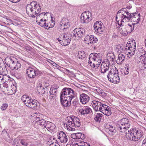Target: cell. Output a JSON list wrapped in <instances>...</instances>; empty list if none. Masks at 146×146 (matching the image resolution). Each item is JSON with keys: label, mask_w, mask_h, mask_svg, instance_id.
Masks as SVG:
<instances>
[{"label": "cell", "mask_w": 146, "mask_h": 146, "mask_svg": "<svg viewBox=\"0 0 146 146\" xmlns=\"http://www.w3.org/2000/svg\"><path fill=\"white\" fill-rule=\"evenodd\" d=\"M140 19L139 13H129L126 8L120 10L116 16V25L121 34L126 35L133 31L134 25L138 23Z\"/></svg>", "instance_id": "obj_1"}, {"label": "cell", "mask_w": 146, "mask_h": 146, "mask_svg": "<svg viewBox=\"0 0 146 146\" xmlns=\"http://www.w3.org/2000/svg\"><path fill=\"white\" fill-rule=\"evenodd\" d=\"M1 88L4 93L12 95L17 90V85L15 81L7 75H1Z\"/></svg>", "instance_id": "obj_2"}, {"label": "cell", "mask_w": 146, "mask_h": 146, "mask_svg": "<svg viewBox=\"0 0 146 146\" xmlns=\"http://www.w3.org/2000/svg\"><path fill=\"white\" fill-rule=\"evenodd\" d=\"M36 21L38 25L45 28L48 29L54 26L55 20L51 14L43 13L37 17Z\"/></svg>", "instance_id": "obj_3"}, {"label": "cell", "mask_w": 146, "mask_h": 146, "mask_svg": "<svg viewBox=\"0 0 146 146\" xmlns=\"http://www.w3.org/2000/svg\"><path fill=\"white\" fill-rule=\"evenodd\" d=\"M74 96V92L71 89L64 90L61 96V101L62 105L66 107L71 105V101Z\"/></svg>", "instance_id": "obj_4"}, {"label": "cell", "mask_w": 146, "mask_h": 146, "mask_svg": "<svg viewBox=\"0 0 146 146\" xmlns=\"http://www.w3.org/2000/svg\"><path fill=\"white\" fill-rule=\"evenodd\" d=\"M26 10L28 15L34 18L40 13L41 8L40 5L38 2H33L27 5Z\"/></svg>", "instance_id": "obj_5"}, {"label": "cell", "mask_w": 146, "mask_h": 146, "mask_svg": "<svg viewBox=\"0 0 146 146\" xmlns=\"http://www.w3.org/2000/svg\"><path fill=\"white\" fill-rule=\"evenodd\" d=\"M102 58V55L100 53H91L89 57V65L92 68H98L101 62Z\"/></svg>", "instance_id": "obj_6"}, {"label": "cell", "mask_w": 146, "mask_h": 146, "mask_svg": "<svg viewBox=\"0 0 146 146\" xmlns=\"http://www.w3.org/2000/svg\"><path fill=\"white\" fill-rule=\"evenodd\" d=\"M93 108L96 111H99L106 116H110L111 114L110 107L106 105L97 101H93L92 103Z\"/></svg>", "instance_id": "obj_7"}, {"label": "cell", "mask_w": 146, "mask_h": 146, "mask_svg": "<svg viewBox=\"0 0 146 146\" xmlns=\"http://www.w3.org/2000/svg\"><path fill=\"white\" fill-rule=\"evenodd\" d=\"M136 49V43L133 39L129 40L125 47V52L128 58L131 57L134 54Z\"/></svg>", "instance_id": "obj_8"}, {"label": "cell", "mask_w": 146, "mask_h": 146, "mask_svg": "<svg viewBox=\"0 0 146 146\" xmlns=\"http://www.w3.org/2000/svg\"><path fill=\"white\" fill-rule=\"evenodd\" d=\"M143 135L142 132L137 129H132L128 132L126 137L129 140L133 141L139 140Z\"/></svg>", "instance_id": "obj_9"}, {"label": "cell", "mask_w": 146, "mask_h": 146, "mask_svg": "<svg viewBox=\"0 0 146 146\" xmlns=\"http://www.w3.org/2000/svg\"><path fill=\"white\" fill-rule=\"evenodd\" d=\"M108 78L109 81L112 83L117 84L119 83V73L115 67L113 66L112 67L108 73Z\"/></svg>", "instance_id": "obj_10"}, {"label": "cell", "mask_w": 146, "mask_h": 146, "mask_svg": "<svg viewBox=\"0 0 146 146\" xmlns=\"http://www.w3.org/2000/svg\"><path fill=\"white\" fill-rule=\"evenodd\" d=\"M5 64L11 69L17 70L21 67V64L16 59L13 57H7L5 59Z\"/></svg>", "instance_id": "obj_11"}, {"label": "cell", "mask_w": 146, "mask_h": 146, "mask_svg": "<svg viewBox=\"0 0 146 146\" xmlns=\"http://www.w3.org/2000/svg\"><path fill=\"white\" fill-rule=\"evenodd\" d=\"M22 100L28 107L32 108H36L39 106V103L36 100L32 99L27 95H25L22 97Z\"/></svg>", "instance_id": "obj_12"}, {"label": "cell", "mask_w": 146, "mask_h": 146, "mask_svg": "<svg viewBox=\"0 0 146 146\" xmlns=\"http://www.w3.org/2000/svg\"><path fill=\"white\" fill-rule=\"evenodd\" d=\"M136 60L137 62L140 65L146 64V53L142 49L137 50L136 55Z\"/></svg>", "instance_id": "obj_13"}, {"label": "cell", "mask_w": 146, "mask_h": 146, "mask_svg": "<svg viewBox=\"0 0 146 146\" xmlns=\"http://www.w3.org/2000/svg\"><path fill=\"white\" fill-rule=\"evenodd\" d=\"M72 35L69 33H65L61 35L57 39L58 41L63 46L68 45L72 38Z\"/></svg>", "instance_id": "obj_14"}, {"label": "cell", "mask_w": 146, "mask_h": 146, "mask_svg": "<svg viewBox=\"0 0 146 146\" xmlns=\"http://www.w3.org/2000/svg\"><path fill=\"white\" fill-rule=\"evenodd\" d=\"M130 124L129 120L126 119H123L119 121L118 123L117 126L119 130L122 132H124L130 127Z\"/></svg>", "instance_id": "obj_15"}, {"label": "cell", "mask_w": 146, "mask_h": 146, "mask_svg": "<svg viewBox=\"0 0 146 146\" xmlns=\"http://www.w3.org/2000/svg\"><path fill=\"white\" fill-rule=\"evenodd\" d=\"M66 120L68 124L73 127H78L80 126L81 122L79 119L75 116L67 117Z\"/></svg>", "instance_id": "obj_16"}, {"label": "cell", "mask_w": 146, "mask_h": 146, "mask_svg": "<svg viewBox=\"0 0 146 146\" xmlns=\"http://www.w3.org/2000/svg\"><path fill=\"white\" fill-rule=\"evenodd\" d=\"M85 32V30L83 28H77L73 31L72 36L74 39L78 40L82 37Z\"/></svg>", "instance_id": "obj_17"}, {"label": "cell", "mask_w": 146, "mask_h": 146, "mask_svg": "<svg viewBox=\"0 0 146 146\" xmlns=\"http://www.w3.org/2000/svg\"><path fill=\"white\" fill-rule=\"evenodd\" d=\"M92 18L91 13L89 11L83 12L81 16V21L84 23H87L90 21Z\"/></svg>", "instance_id": "obj_18"}, {"label": "cell", "mask_w": 146, "mask_h": 146, "mask_svg": "<svg viewBox=\"0 0 146 146\" xmlns=\"http://www.w3.org/2000/svg\"><path fill=\"white\" fill-rule=\"evenodd\" d=\"M94 29L97 33L99 34H102L105 30V27L102 22L97 21L95 22L94 25Z\"/></svg>", "instance_id": "obj_19"}, {"label": "cell", "mask_w": 146, "mask_h": 146, "mask_svg": "<svg viewBox=\"0 0 146 146\" xmlns=\"http://www.w3.org/2000/svg\"><path fill=\"white\" fill-rule=\"evenodd\" d=\"M45 127L48 130L50 133L54 134L57 132V128L55 125L52 122H46L45 125Z\"/></svg>", "instance_id": "obj_20"}, {"label": "cell", "mask_w": 146, "mask_h": 146, "mask_svg": "<svg viewBox=\"0 0 146 146\" xmlns=\"http://www.w3.org/2000/svg\"><path fill=\"white\" fill-rule=\"evenodd\" d=\"M84 41L88 44L96 43L98 41L97 38L94 36L88 35L86 36L84 39Z\"/></svg>", "instance_id": "obj_21"}, {"label": "cell", "mask_w": 146, "mask_h": 146, "mask_svg": "<svg viewBox=\"0 0 146 146\" xmlns=\"http://www.w3.org/2000/svg\"><path fill=\"white\" fill-rule=\"evenodd\" d=\"M110 64V62L108 60L106 59L104 60L101 67V72L102 73H105L109 69Z\"/></svg>", "instance_id": "obj_22"}, {"label": "cell", "mask_w": 146, "mask_h": 146, "mask_svg": "<svg viewBox=\"0 0 146 146\" xmlns=\"http://www.w3.org/2000/svg\"><path fill=\"white\" fill-rule=\"evenodd\" d=\"M0 73L1 75H7L8 70L4 62L1 58L0 60Z\"/></svg>", "instance_id": "obj_23"}, {"label": "cell", "mask_w": 146, "mask_h": 146, "mask_svg": "<svg viewBox=\"0 0 146 146\" xmlns=\"http://www.w3.org/2000/svg\"><path fill=\"white\" fill-rule=\"evenodd\" d=\"M60 26L62 30L68 28L70 26V22L68 19L66 18L62 19L60 22Z\"/></svg>", "instance_id": "obj_24"}, {"label": "cell", "mask_w": 146, "mask_h": 146, "mask_svg": "<svg viewBox=\"0 0 146 146\" xmlns=\"http://www.w3.org/2000/svg\"><path fill=\"white\" fill-rule=\"evenodd\" d=\"M57 136L59 139L62 143H65L68 141L66 134L63 132H60L58 133Z\"/></svg>", "instance_id": "obj_25"}, {"label": "cell", "mask_w": 146, "mask_h": 146, "mask_svg": "<svg viewBox=\"0 0 146 146\" xmlns=\"http://www.w3.org/2000/svg\"><path fill=\"white\" fill-rule=\"evenodd\" d=\"M42 115L41 114L35 113L34 114L31 116V118L33 122H37L42 119Z\"/></svg>", "instance_id": "obj_26"}, {"label": "cell", "mask_w": 146, "mask_h": 146, "mask_svg": "<svg viewBox=\"0 0 146 146\" xmlns=\"http://www.w3.org/2000/svg\"><path fill=\"white\" fill-rule=\"evenodd\" d=\"M106 130L107 132L111 135H113L116 133V130L114 126L108 124L105 126Z\"/></svg>", "instance_id": "obj_27"}, {"label": "cell", "mask_w": 146, "mask_h": 146, "mask_svg": "<svg viewBox=\"0 0 146 146\" xmlns=\"http://www.w3.org/2000/svg\"><path fill=\"white\" fill-rule=\"evenodd\" d=\"M26 74L30 78H34L36 75V73L35 70L30 67L26 70Z\"/></svg>", "instance_id": "obj_28"}, {"label": "cell", "mask_w": 146, "mask_h": 146, "mask_svg": "<svg viewBox=\"0 0 146 146\" xmlns=\"http://www.w3.org/2000/svg\"><path fill=\"white\" fill-rule=\"evenodd\" d=\"M47 144L50 146H60L57 140L54 137H50L48 140Z\"/></svg>", "instance_id": "obj_29"}, {"label": "cell", "mask_w": 146, "mask_h": 146, "mask_svg": "<svg viewBox=\"0 0 146 146\" xmlns=\"http://www.w3.org/2000/svg\"><path fill=\"white\" fill-rule=\"evenodd\" d=\"M90 99L89 97L85 94H82L81 95L80 100L81 102L83 104H85L87 103Z\"/></svg>", "instance_id": "obj_30"}, {"label": "cell", "mask_w": 146, "mask_h": 146, "mask_svg": "<svg viewBox=\"0 0 146 146\" xmlns=\"http://www.w3.org/2000/svg\"><path fill=\"white\" fill-rule=\"evenodd\" d=\"M71 138L74 139H80L83 140L85 138V135L81 133H77L72 134L71 136Z\"/></svg>", "instance_id": "obj_31"}, {"label": "cell", "mask_w": 146, "mask_h": 146, "mask_svg": "<svg viewBox=\"0 0 146 146\" xmlns=\"http://www.w3.org/2000/svg\"><path fill=\"white\" fill-rule=\"evenodd\" d=\"M45 84L42 83H39L38 85L37 89L38 92L41 94H43L45 92V85H44Z\"/></svg>", "instance_id": "obj_32"}, {"label": "cell", "mask_w": 146, "mask_h": 146, "mask_svg": "<svg viewBox=\"0 0 146 146\" xmlns=\"http://www.w3.org/2000/svg\"><path fill=\"white\" fill-rule=\"evenodd\" d=\"M125 57L124 55L122 54H120L118 56L116 60V62L118 64H120L122 63L124 61Z\"/></svg>", "instance_id": "obj_33"}, {"label": "cell", "mask_w": 146, "mask_h": 146, "mask_svg": "<svg viewBox=\"0 0 146 146\" xmlns=\"http://www.w3.org/2000/svg\"><path fill=\"white\" fill-rule=\"evenodd\" d=\"M74 145H71L74 146H89L90 145L85 142L82 141H75L74 142Z\"/></svg>", "instance_id": "obj_34"}, {"label": "cell", "mask_w": 146, "mask_h": 146, "mask_svg": "<svg viewBox=\"0 0 146 146\" xmlns=\"http://www.w3.org/2000/svg\"><path fill=\"white\" fill-rule=\"evenodd\" d=\"M92 111L91 109L89 108H86L85 109H83L80 111V113L81 114H88L91 113Z\"/></svg>", "instance_id": "obj_35"}, {"label": "cell", "mask_w": 146, "mask_h": 146, "mask_svg": "<svg viewBox=\"0 0 146 146\" xmlns=\"http://www.w3.org/2000/svg\"><path fill=\"white\" fill-rule=\"evenodd\" d=\"M103 116L102 114L100 113H98L95 118L94 119L95 121L100 123L101 121Z\"/></svg>", "instance_id": "obj_36"}, {"label": "cell", "mask_w": 146, "mask_h": 146, "mask_svg": "<svg viewBox=\"0 0 146 146\" xmlns=\"http://www.w3.org/2000/svg\"><path fill=\"white\" fill-rule=\"evenodd\" d=\"M107 58L109 61H113L114 59V55L113 52H110L108 53Z\"/></svg>", "instance_id": "obj_37"}, {"label": "cell", "mask_w": 146, "mask_h": 146, "mask_svg": "<svg viewBox=\"0 0 146 146\" xmlns=\"http://www.w3.org/2000/svg\"><path fill=\"white\" fill-rule=\"evenodd\" d=\"M78 57L81 60H83L86 57V54L85 52L81 51L78 52Z\"/></svg>", "instance_id": "obj_38"}, {"label": "cell", "mask_w": 146, "mask_h": 146, "mask_svg": "<svg viewBox=\"0 0 146 146\" xmlns=\"http://www.w3.org/2000/svg\"><path fill=\"white\" fill-rule=\"evenodd\" d=\"M63 125L64 128L66 129L67 130L71 131H74L75 130V129L71 128V127H70L66 123H64Z\"/></svg>", "instance_id": "obj_39"}, {"label": "cell", "mask_w": 146, "mask_h": 146, "mask_svg": "<svg viewBox=\"0 0 146 146\" xmlns=\"http://www.w3.org/2000/svg\"><path fill=\"white\" fill-rule=\"evenodd\" d=\"M57 92V89L54 88H52L50 89V93L51 96L54 95Z\"/></svg>", "instance_id": "obj_40"}, {"label": "cell", "mask_w": 146, "mask_h": 146, "mask_svg": "<svg viewBox=\"0 0 146 146\" xmlns=\"http://www.w3.org/2000/svg\"><path fill=\"white\" fill-rule=\"evenodd\" d=\"M129 69V67L128 64L126 65L125 67L124 71V74L125 75H127L128 74Z\"/></svg>", "instance_id": "obj_41"}, {"label": "cell", "mask_w": 146, "mask_h": 146, "mask_svg": "<svg viewBox=\"0 0 146 146\" xmlns=\"http://www.w3.org/2000/svg\"><path fill=\"white\" fill-rule=\"evenodd\" d=\"M46 121L42 119L38 122L39 125L45 127V125L46 123Z\"/></svg>", "instance_id": "obj_42"}, {"label": "cell", "mask_w": 146, "mask_h": 146, "mask_svg": "<svg viewBox=\"0 0 146 146\" xmlns=\"http://www.w3.org/2000/svg\"><path fill=\"white\" fill-rule=\"evenodd\" d=\"M8 105L6 104H4L2 105L1 107V109L2 111L5 110L7 108Z\"/></svg>", "instance_id": "obj_43"}, {"label": "cell", "mask_w": 146, "mask_h": 146, "mask_svg": "<svg viewBox=\"0 0 146 146\" xmlns=\"http://www.w3.org/2000/svg\"><path fill=\"white\" fill-rule=\"evenodd\" d=\"M141 68L143 71L146 75V64L142 65Z\"/></svg>", "instance_id": "obj_44"}, {"label": "cell", "mask_w": 146, "mask_h": 146, "mask_svg": "<svg viewBox=\"0 0 146 146\" xmlns=\"http://www.w3.org/2000/svg\"><path fill=\"white\" fill-rule=\"evenodd\" d=\"M47 61H48L49 63H51L53 65L55 66H57V65L55 63L53 62L51 60H50L48 59H47Z\"/></svg>", "instance_id": "obj_45"}, {"label": "cell", "mask_w": 146, "mask_h": 146, "mask_svg": "<svg viewBox=\"0 0 146 146\" xmlns=\"http://www.w3.org/2000/svg\"><path fill=\"white\" fill-rule=\"evenodd\" d=\"M9 1L11 2L16 3L19 2L20 0H9Z\"/></svg>", "instance_id": "obj_46"}, {"label": "cell", "mask_w": 146, "mask_h": 146, "mask_svg": "<svg viewBox=\"0 0 146 146\" xmlns=\"http://www.w3.org/2000/svg\"><path fill=\"white\" fill-rule=\"evenodd\" d=\"M142 146H146V138L142 142Z\"/></svg>", "instance_id": "obj_47"}, {"label": "cell", "mask_w": 146, "mask_h": 146, "mask_svg": "<svg viewBox=\"0 0 146 146\" xmlns=\"http://www.w3.org/2000/svg\"><path fill=\"white\" fill-rule=\"evenodd\" d=\"M145 46H146V40L145 42Z\"/></svg>", "instance_id": "obj_48"}]
</instances>
